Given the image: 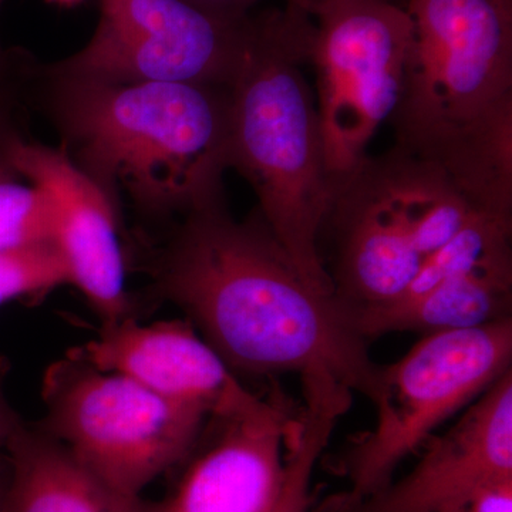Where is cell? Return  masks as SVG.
Here are the masks:
<instances>
[{"label": "cell", "mask_w": 512, "mask_h": 512, "mask_svg": "<svg viewBox=\"0 0 512 512\" xmlns=\"http://www.w3.org/2000/svg\"><path fill=\"white\" fill-rule=\"evenodd\" d=\"M6 483V461L3 458V464L0 463V512H2V498L3 490H5Z\"/></svg>", "instance_id": "obj_24"}, {"label": "cell", "mask_w": 512, "mask_h": 512, "mask_svg": "<svg viewBox=\"0 0 512 512\" xmlns=\"http://www.w3.org/2000/svg\"><path fill=\"white\" fill-rule=\"evenodd\" d=\"M8 161L16 174L45 192L70 285L83 293L101 328L131 318L121 244L126 228L109 197L60 146L18 137L9 146Z\"/></svg>", "instance_id": "obj_11"}, {"label": "cell", "mask_w": 512, "mask_h": 512, "mask_svg": "<svg viewBox=\"0 0 512 512\" xmlns=\"http://www.w3.org/2000/svg\"><path fill=\"white\" fill-rule=\"evenodd\" d=\"M414 43L390 117L481 208L512 211V0H410Z\"/></svg>", "instance_id": "obj_3"}, {"label": "cell", "mask_w": 512, "mask_h": 512, "mask_svg": "<svg viewBox=\"0 0 512 512\" xmlns=\"http://www.w3.org/2000/svg\"><path fill=\"white\" fill-rule=\"evenodd\" d=\"M9 369L8 360L5 357H0V447L5 446L13 431L18 429L19 424L22 423L18 413L12 409L8 397H6L5 383Z\"/></svg>", "instance_id": "obj_22"}, {"label": "cell", "mask_w": 512, "mask_h": 512, "mask_svg": "<svg viewBox=\"0 0 512 512\" xmlns=\"http://www.w3.org/2000/svg\"><path fill=\"white\" fill-rule=\"evenodd\" d=\"M302 392L305 403L298 430L286 451L284 483L268 512H309L316 463L352 402L350 394L335 384H306Z\"/></svg>", "instance_id": "obj_16"}, {"label": "cell", "mask_w": 512, "mask_h": 512, "mask_svg": "<svg viewBox=\"0 0 512 512\" xmlns=\"http://www.w3.org/2000/svg\"><path fill=\"white\" fill-rule=\"evenodd\" d=\"M67 356L101 372L127 377L165 399L202 407L210 417L237 412L258 396L241 383L188 319L141 325L131 316L104 326L97 338Z\"/></svg>", "instance_id": "obj_14"}, {"label": "cell", "mask_w": 512, "mask_h": 512, "mask_svg": "<svg viewBox=\"0 0 512 512\" xmlns=\"http://www.w3.org/2000/svg\"><path fill=\"white\" fill-rule=\"evenodd\" d=\"M512 212L478 210L443 247L427 256L396 301L348 309L369 340L393 332L481 328L512 319Z\"/></svg>", "instance_id": "obj_10"}, {"label": "cell", "mask_w": 512, "mask_h": 512, "mask_svg": "<svg viewBox=\"0 0 512 512\" xmlns=\"http://www.w3.org/2000/svg\"><path fill=\"white\" fill-rule=\"evenodd\" d=\"M19 177L10 165L0 167V254L55 245L52 205L37 185Z\"/></svg>", "instance_id": "obj_17"}, {"label": "cell", "mask_w": 512, "mask_h": 512, "mask_svg": "<svg viewBox=\"0 0 512 512\" xmlns=\"http://www.w3.org/2000/svg\"><path fill=\"white\" fill-rule=\"evenodd\" d=\"M299 412L281 393L208 417L174 494L161 512H268L284 483Z\"/></svg>", "instance_id": "obj_12"}, {"label": "cell", "mask_w": 512, "mask_h": 512, "mask_svg": "<svg viewBox=\"0 0 512 512\" xmlns=\"http://www.w3.org/2000/svg\"><path fill=\"white\" fill-rule=\"evenodd\" d=\"M308 15L326 163L340 181L365 160L367 144L396 110L412 56L413 20L392 0H320Z\"/></svg>", "instance_id": "obj_8"}, {"label": "cell", "mask_w": 512, "mask_h": 512, "mask_svg": "<svg viewBox=\"0 0 512 512\" xmlns=\"http://www.w3.org/2000/svg\"><path fill=\"white\" fill-rule=\"evenodd\" d=\"M40 426L121 493L148 485L191 456L207 410L173 402L127 377L67 356L43 377Z\"/></svg>", "instance_id": "obj_7"}, {"label": "cell", "mask_w": 512, "mask_h": 512, "mask_svg": "<svg viewBox=\"0 0 512 512\" xmlns=\"http://www.w3.org/2000/svg\"><path fill=\"white\" fill-rule=\"evenodd\" d=\"M150 259L153 289L237 375L330 376L375 403L380 365L336 295L309 284L258 211L225 198L175 222Z\"/></svg>", "instance_id": "obj_1"}, {"label": "cell", "mask_w": 512, "mask_h": 512, "mask_svg": "<svg viewBox=\"0 0 512 512\" xmlns=\"http://www.w3.org/2000/svg\"><path fill=\"white\" fill-rule=\"evenodd\" d=\"M511 363L507 319L424 335L402 359L380 367L375 427L350 440L336 467L348 490L328 498L319 512L345 510L386 487L404 458L510 372Z\"/></svg>", "instance_id": "obj_6"}, {"label": "cell", "mask_w": 512, "mask_h": 512, "mask_svg": "<svg viewBox=\"0 0 512 512\" xmlns=\"http://www.w3.org/2000/svg\"><path fill=\"white\" fill-rule=\"evenodd\" d=\"M254 13L228 19L187 0H100L90 42L56 72L110 83L228 87L247 47Z\"/></svg>", "instance_id": "obj_9"}, {"label": "cell", "mask_w": 512, "mask_h": 512, "mask_svg": "<svg viewBox=\"0 0 512 512\" xmlns=\"http://www.w3.org/2000/svg\"><path fill=\"white\" fill-rule=\"evenodd\" d=\"M478 210L434 161L397 146L366 157L340 180L325 224L335 238L329 276L336 298L353 311L396 301L424 259Z\"/></svg>", "instance_id": "obj_5"}, {"label": "cell", "mask_w": 512, "mask_h": 512, "mask_svg": "<svg viewBox=\"0 0 512 512\" xmlns=\"http://www.w3.org/2000/svg\"><path fill=\"white\" fill-rule=\"evenodd\" d=\"M312 32L311 16L295 6L254 13L228 86L229 168L254 188L256 211L309 284L335 295L319 244L340 181L302 70Z\"/></svg>", "instance_id": "obj_4"}, {"label": "cell", "mask_w": 512, "mask_h": 512, "mask_svg": "<svg viewBox=\"0 0 512 512\" xmlns=\"http://www.w3.org/2000/svg\"><path fill=\"white\" fill-rule=\"evenodd\" d=\"M49 3H55V5L64 6V8H72L74 5L84 2V0H47Z\"/></svg>", "instance_id": "obj_25"}, {"label": "cell", "mask_w": 512, "mask_h": 512, "mask_svg": "<svg viewBox=\"0 0 512 512\" xmlns=\"http://www.w3.org/2000/svg\"><path fill=\"white\" fill-rule=\"evenodd\" d=\"M3 0H0V5H2ZM6 55L5 50L2 49V46H0V59H2L3 56Z\"/></svg>", "instance_id": "obj_26"}, {"label": "cell", "mask_w": 512, "mask_h": 512, "mask_svg": "<svg viewBox=\"0 0 512 512\" xmlns=\"http://www.w3.org/2000/svg\"><path fill=\"white\" fill-rule=\"evenodd\" d=\"M463 512H512V477L485 485Z\"/></svg>", "instance_id": "obj_20"}, {"label": "cell", "mask_w": 512, "mask_h": 512, "mask_svg": "<svg viewBox=\"0 0 512 512\" xmlns=\"http://www.w3.org/2000/svg\"><path fill=\"white\" fill-rule=\"evenodd\" d=\"M3 447L2 512H161V503L111 487L42 426L22 421Z\"/></svg>", "instance_id": "obj_15"}, {"label": "cell", "mask_w": 512, "mask_h": 512, "mask_svg": "<svg viewBox=\"0 0 512 512\" xmlns=\"http://www.w3.org/2000/svg\"><path fill=\"white\" fill-rule=\"evenodd\" d=\"M67 156L126 210L175 224L225 198L228 87L110 83L37 66ZM126 228V225H124Z\"/></svg>", "instance_id": "obj_2"}, {"label": "cell", "mask_w": 512, "mask_h": 512, "mask_svg": "<svg viewBox=\"0 0 512 512\" xmlns=\"http://www.w3.org/2000/svg\"><path fill=\"white\" fill-rule=\"evenodd\" d=\"M198 8L228 19H245L264 0H187Z\"/></svg>", "instance_id": "obj_21"}, {"label": "cell", "mask_w": 512, "mask_h": 512, "mask_svg": "<svg viewBox=\"0 0 512 512\" xmlns=\"http://www.w3.org/2000/svg\"><path fill=\"white\" fill-rule=\"evenodd\" d=\"M50 284L52 269L39 251L0 254V306L45 295Z\"/></svg>", "instance_id": "obj_18"}, {"label": "cell", "mask_w": 512, "mask_h": 512, "mask_svg": "<svg viewBox=\"0 0 512 512\" xmlns=\"http://www.w3.org/2000/svg\"><path fill=\"white\" fill-rule=\"evenodd\" d=\"M318 2H320V0H286V5L295 6V8L308 13Z\"/></svg>", "instance_id": "obj_23"}, {"label": "cell", "mask_w": 512, "mask_h": 512, "mask_svg": "<svg viewBox=\"0 0 512 512\" xmlns=\"http://www.w3.org/2000/svg\"><path fill=\"white\" fill-rule=\"evenodd\" d=\"M512 477V370L491 384L410 473L338 512L463 510L485 485Z\"/></svg>", "instance_id": "obj_13"}, {"label": "cell", "mask_w": 512, "mask_h": 512, "mask_svg": "<svg viewBox=\"0 0 512 512\" xmlns=\"http://www.w3.org/2000/svg\"><path fill=\"white\" fill-rule=\"evenodd\" d=\"M29 62L25 55L6 53L0 59V167L10 165L8 150L13 140L22 137L20 127V82L18 79L28 73Z\"/></svg>", "instance_id": "obj_19"}, {"label": "cell", "mask_w": 512, "mask_h": 512, "mask_svg": "<svg viewBox=\"0 0 512 512\" xmlns=\"http://www.w3.org/2000/svg\"><path fill=\"white\" fill-rule=\"evenodd\" d=\"M451 512H463V510L451 511Z\"/></svg>", "instance_id": "obj_27"}]
</instances>
